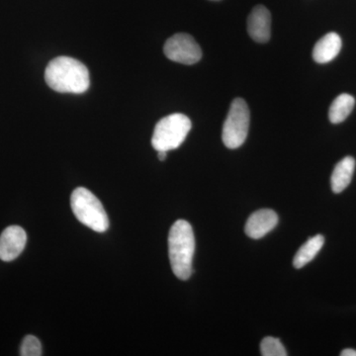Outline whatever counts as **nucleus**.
<instances>
[{
	"label": "nucleus",
	"instance_id": "obj_1",
	"mask_svg": "<svg viewBox=\"0 0 356 356\" xmlns=\"http://www.w3.org/2000/svg\"><path fill=\"white\" fill-rule=\"evenodd\" d=\"M44 81L53 90L60 93L81 95L90 86L88 67L70 57L51 60L44 70Z\"/></svg>",
	"mask_w": 356,
	"mask_h": 356
},
{
	"label": "nucleus",
	"instance_id": "obj_2",
	"mask_svg": "<svg viewBox=\"0 0 356 356\" xmlns=\"http://www.w3.org/2000/svg\"><path fill=\"white\" fill-rule=\"evenodd\" d=\"M195 252V238L191 225L178 220L168 235V254L173 273L180 280H187L192 273V261Z\"/></svg>",
	"mask_w": 356,
	"mask_h": 356
},
{
	"label": "nucleus",
	"instance_id": "obj_3",
	"mask_svg": "<svg viewBox=\"0 0 356 356\" xmlns=\"http://www.w3.org/2000/svg\"><path fill=\"white\" fill-rule=\"evenodd\" d=\"M70 206L74 216L84 226L97 233H104L109 228V220L99 199L84 187L74 189L70 196Z\"/></svg>",
	"mask_w": 356,
	"mask_h": 356
},
{
	"label": "nucleus",
	"instance_id": "obj_4",
	"mask_svg": "<svg viewBox=\"0 0 356 356\" xmlns=\"http://www.w3.org/2000/svg\"><path fill=\"white\" fill-rule=\"evenodd\" d=\"M191 119L184 114L168 115L156 123L152 145L156 152H168L181 146L191 132Z\"/></svg>",
	"mask_w": 356,
	"mask_h": 356
},
{
	"label": "nucleus",
	"instance_id": "obj_5",
	"mask_svg": "<svg viewBox=\"0 0 356 356\" xmlns=\"http://www.w3.org/2000/svg\"><path fill=\"white\" fill-rule=\"evenodd\" d=\"M250 113L247 102L236 98L222 125V139L229 149H238L245 142L250 129Z\"/></svg>",
	"mask_w": 356,
	"mask_h": 356
},
{
	"label": "nucleus",
	"instance_id": "obj_6",
	"mask_svg": "<svg viewBox=\"0 0 356 356\" xmlns=\"http://www.w3.org/2000/svg\"><path fill=\"white\" fill-rule=\"evenodd\" d=\"M163 51L168 60L179 64L191 65L202 58V51L191 35L177 33L165 42Z\"/></svg>",
	"mask_w": 356,
	"mask_h": 356
},
{
	"label": "nucleus",
	"instance_id": "obj_7",
	"mask_svg": "<svg viewBox=\"0 0 356 356\" xmlns=\"http://www.w3.org/2000/svg\"><path fill=\"white\" fill-rule=\"evenodd\" d=\"M27 243V235L19 226H10L0 235V259L13 261L17 259Z\"/></svg>",
	"mask_w": 356,
	"mask_h": 356
},
{
	"label": "nucleus",
	"instance_id": "obj_8",
	"mask_svg": "<svg viewBox=\"0 0 356 356\" xmlns=\"http://www.w3.org/2000/svg\"><path fill=\"white\" fill-rule=\"evenodd\" d=\"M248 32L257 43H266L270 39L271 14L264 6L252 9L248 17Z\"/></svg>",
	"mask_w": 356,
	"mask_h": 356
},
{
	"label": "nucleus",
	"instance_id": "obj_9",
	"mask_svg": "<svg viewBox=\"0 0 356 356\" xmlns=\"http://www.w3.org/2000/svg\"><path fill=\"white\" fill-rule=\"evenodd\" d=\"M277 224L278 216L273 210H259L248 218L245 224V234L254 240H259L270 233Z\"/></svg>",
	"mask_w": 356,
	"mask_h": 356
},
{
	"label": "nucleus",
	"instance_id": "obj_10",
	"mask_svg": "<svg viewBox=\"0 0 356 356\" xmlns=\"http://www.w3.org/2000/svg\"><path fill=\"white\" fill-rule=\"evenodd\" d=\"M343 42L339 34L331 32L318 40L314 47L313 58L318 64H327L336 58L341 50Z\"/></svg>",
	"mask_w": 356,
	"mask_h": 356
},
{
	"label": "nucleus",
	"instance_id": "obj_11",
	"mask_svg": "<svg viewBox=\"0 0 356 356\" xmlns=\"http://www.w3.org/2000/svg\"><path fill=\"white\" fill-rule=\"evenodd\" d=\"M355 168V159L346 156L334 168L331 178L332 189L334 193H341L350 185Z\"/></svg>",
	"mask_w": 356,
	"mask_h": 356
},
{
	"label": "nucleus",
	"instance_id": "obj_12",
	"mask_svg": "<svg viewBox=\"0 0 356 356\" xmlns=\"http://www.w3.org/2000/svg\"><path fill=\"white\" fill-rule=\"evenodd\" d=\"M325 243L324 236L317 235L313 238H309L308 241L301 248H299L297 254H295L293 266L296 268H302L308 264L309 262L315 259L316 255L322 250Z\"/></svg>",
	"mask_w": 356,
	"mask_h": 356
},
{
	"label": "nucleus",
	"instance_id": "obj_13",
	"mask_svg": "<svg viewBox=\"0 0 356 356\" xmlns=\"http://www.w3.org/2000/svg\"><path fill=\"white\" fill-rule=\"evenodd\" d=\"M355 105V99L353 96L346 95V93L337 96L330 107V121L332 124L341 123L350 116Z\"/></svg>",
	"mask_w": 356,
	"mask_h": 356
},
{
	"label": "nucleus",
	"instance_id": "obj_14",
	"mask_svg": "<svg viewBox=\"0 0 356 356\" xmlns=\"http://www.w3.org/2000/svg\"><path fill=\"white\" fill-rule=\"evenodd\" d=\"M261 355L264 356H287L286 350L278 339L267 337L261 343Z\"/></svg>",
	"mask_w": 356,
	"mask_h": 356
},
{
	"label": "nucleus",
	"instance_id": "obj_15",
	"mask_svg": "<svg viewBox=\"0 0 356 356\" xmlns=\"http://www.w3.org/2000/svg\"><path fill=\"white\" fill-rule=\"evenodd\" d=\"M20 355L22 356H41V343L36 337L27 336L23 339L21 344Z\"/></svg>",
	"mask_w": 356,
	"mask_h": 356
},
{
	"label": "nucleus",
	"instance_id": "obj_16",
	"mask_svg": "<svg viewBox=\"0 0 356 356\" xmlns=\"http://www.w3.org/2000/svg\"><path fill=\"white\" fill-rule=\"evenodd\" d=\"M341 356H356V350H351V348H348V350H344L341 353Z\"/></svg>",
	"mask_w": 356,
	"mask_h": 356
},
{
	"label": "nucleus",
	"instance_id": "obj_17",
	"mask_svg": "<svg viewBox=\"0 0 356 356\" xmlns=\"http://www.w3.org/2000/svg\"><path fill=\"white\" fill-rule=\"evenodd\" d=\"M158 156L159 161H163L166 159V156H168V152L159 151L158 152Z\"/></svg>",
	"mask_w": 356,
	"mask_h": 356
},
{
	"label": "nucleus",
	"instance_id": "obj_18",
	"mask_svg": "<svg viewBox=\"0 0 356 356\" xmlns=\"http://www.w3.org/2000/svg\"><path fill=\"white\" fill-rule=\"evenodd\" d=\"M213 1H218V0H213Z\"/></svg>",
	"mask_w": 356,
	"mask_h": 356
}]
</instances>
